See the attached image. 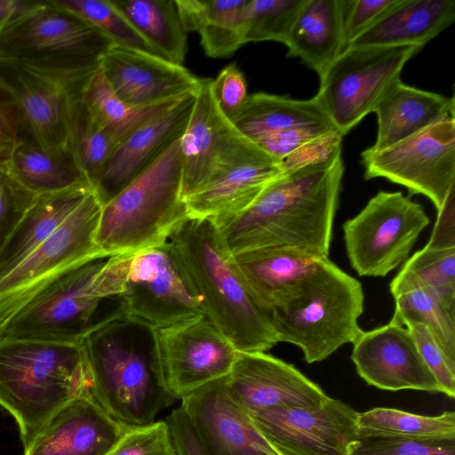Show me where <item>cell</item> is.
<instances>
[{
	"label": "cell",
	"instance_id": "obj_1",
	"mask_svg": "<svg viewBox=\"0 0 455 455\" xmlns=\"http://www.w3.org/2000/svg\"><path fill=\"white\" fill-rule=\"evenodd\" d=\"M343 173L341 154L281 172L245 210L213 221L228 253L278 246L328 257Z\"/></svg>",
	"mask_w": 455,
	"mask_h": 455
},
{
	"label": "cell",
	"instance_id": "obj_2",
	"mask_svg": "<svg viewBox=\"0 0 455 455\" xmlns=\"http://www.w3.org/2000/svg\"><path fill=\"white\" fill-rule=\"evenodd\" d=\"M167 243L204 315L238 352H266L278 343L269 311L240 275L213 220L188 218Z\"/></svg>",
	"mask_w": 455,
	"mask_h": 455
},
{
	"label": "cell",
	"instance_id": "obj_3",
	"mask_svg": "<svg viewBox=\"0 0 455 455\" xmlns=\"http://www.w3.org/2000/svg\"><path fill=\"white\" fill-rule=\"evenodd\" d=\"M91 385L84 342L0 339V405L16 420L24 449Z\"/></svg>",
	"mask_w": 455,
	"mask_h": 455
},
{
	"label": "cell",
	"instance_id": "obj_4",
	"mask_svg": "<svg viewBox=\"0 0 455 455\" xmlns=\"http://www.w3.org/2000/svg\"><path fill=\"white\" fill-rule=\"evenodd\" d=\"M84 347L91 395L121 424L148 425L174 403L157 372L152 329L123 317L92 330Z\"/></svg>",
	"mask_w": 455,
	"mask_h": 455
},
{
	"label": "cell",
	"instance_id": "obj_5",
	"mask_svg": "<svg viewBox=\"0 0 455 455\" xmlns=\"http://www.w3.org/2000/svg\"><path fill=\"white\" fill-rule=\"evenodd\" d=\"M126 264L121 254L71 268L19 309L0 329V339L82 344L96 327L116 320L97 314L105 301L120 302Z\"/></svg>",
	"mask_w": 455,
	"mask_h": 455
},
{
	"label": "cell",
	"instance_id": "obj_6",
	"mask_svg": "<svg viewBox=\"0 0 455 455\" xmlns=\"http://www.w3.org/2000/svg\"><path fill=\"white\" fill-rule=\"evenodd\" d=\"M363 299L358 280L324 258L269 309L278 343L299 347L308 363L326 359L363 331Z\"/></svg>",
	"mask_w": 455,
	"mask_h": 455
},
{
	"label": "cell",
	"instance_id": "obj_7",
	"mask_svg": "<svg viewBox=\"0 0 455 455\" xmlns=\"http://www.w3.org/2000/svg\"><path fill=\"white\" fill-rule=\"evenodd\" d=\"M180 139L102 205L95 240L107 255L163 244L188 218L182 196Z\"/></svg>",
	"mask_w": 455,
	"mask_h": 455
},
{
	"label": "cell",
	"instance_id": "obj_8",
	"mask_svg": "<svg viewBox=\"0 0 455 455\" xmlns=\"http://www.w3.org/2000/svg\"><path fill=\"white\" fill-rule=\"evenodd\" d=\"M114 44L84 19L46 0L0 30V60L45 71L92 75Z\"/></svg>",
	"mask_w": 455,
	"mask_h": 455
},
{
	"label": "cell",
	"instance_id": "obj_9",
	"mask_svg": "<svg viewBox=\"0 0 455 455\" xmlns=\"http://www.w3.org/2000/svg\"><path fill=\"white\" fill-rule=\"evenodd\" d=\"M422 47L361 46L346 49L319 76L315 96L344 136L374 111Z\"/></svg>",
	"mask_w": 455,
	"mask_h": 455
},
{
	"label": "cell",
	"instance_id": "obj_10",
	"mask_svg": "<svg viewBox=\"0 0 455 455\" xmlns=\"http://www.w3.org/2000/svg\"><path fill=\"white\" fill-rule=\"evenodd\" d=\"M101 208L92 188L49 237L0 279V329L62 274L90 260L110 257L95 240Z\"/></svg>",
	"mask_w": 455,
	"mask_h": 455
},
{
	"label": "cell",
	"instance_id": "obj_11",
	"mask_svg": "<svg viewBox=\"0 0 455 455\" xmlns=\"http://www.w3.org/2000/svg\"><path fill=\"white\" fill-rule=\"evenodd\" d=\"M430 219L421 204L402 192L379 191L343 224L352 267L361 276H386L409 259Z\"/></svg>",
	"mask_w": 455,
	"mask_h": 455
},
{
	"label": "cell",
	"instance_id": "obj_12",
	"mask_svg": "<svg viewBox=\"0 0 455 455\" xmlns=\"http://www.w3.org/2000/svg\"><path fill=\"white\" fill-rule=\"evenodd\" d=\"M364 179L384 178L428 197L439 212L455 192V118L448 116L384 150L361 154Z\"/></svg>",
	"mask_w": 455,
	"mask_h": 455
},
{
	"label": "cell",
	"instance_id": "obj_13",
	"mask_svg": "<svg viewBox=\"0 0 455 455\" xmlns=\"http://www.w3.org/2000/svg\"><path fill=\"white\" fill-rule=\"evenodd\" d=\"M120 305L124 318L152 330L204 315L167 242L130 254Z\"/></svg>",
	"mask_w": 455,
	"mask_h": 455
},
{
	"label": "cell",
	"instance_id": "obj_14",
	"mask_svg": "<svg viewBox=\"0 0 455 455\" xmlns=\"http://www.w3.org/2000/svg\"><path fill=\"white\" fill-rule=\"evenodd\" d=\"M94 74L45 71L0 60V83L20 103L25 133L63 159H75L69 143L72 106Z\"/></svg>",
	"mask_w": 455,
	"mask_h": 455
},
{
	"label": "cell",
	"instance_id": "obj_15",
	"mask_svg": "<svg viewBox=\"0 0 455 455\" xmlns=\"http://www.w3.org/2000/svg\"><path fill=\"white\" fill-rule=\"evenodd\" d=\"M152 331L159 378L175 400L227 377L238 354L204 315Z\"/></svg>",
	"mask_w": 455,
	"mask_h": 455
},
{
	"label": "cell",
	"instance_id": "obj_16",
	"mask_svg": "<svg viewBox=\"0 0 455 455\" xmlns=\"http://www.w3.org/2000/svg\"><path fill=\"white\" fill-rule=\"evenodd\" d=\"M359 412L329 397L307 407H277L250 415L280 455H349L359 438Z\"/></svg>",
	"mask_w": 455,
	"mask_h": 455
},
{
	"label": "cell",
	"instance_id": "obj_17",
	"mask_svg": "<svg viewBox=\"0 0 455 455\" xmlns=\"http://www.w3.org/2000/svg\"><path fill=\"white\" fill-rule=\"evenodd\" d=\"M248 140L220 110L212 79L202 78L180 139L184 201L235 157Z\"/></svg>",
	"mask_w": 455,
	"mask_h": 455
},
{
	"label": "cell",
	"instance_id": "obj_18",
	"mask_svg": "<svg viewBox=\"0 0 455 455\" xmlns=\"http://www.w3.org/2000/svg\"><path fill=\"white\" fill-rule=\"evenodd\" d=\"M226 387L249 415L277 407L314 406L329 398L293 365L266 352H238Z\"/></svg>",
	"mask_w": 455,
	"mask_h": 455
},
{
	"label": "cell",
	"instance_id": "obj_19",
	"mask_svg": "<svg viewBox=\"0 0 455 455\" xmlns=\"http://www.w3.org/2000/svg\"><path fill=\"white\" fill-rule=\"evenodd\" d=\"M180 408L206 455H280L231 398L226 377L182 398Z\"/></svg>",
	"mask_w": 455,
	"mask_h": 455
},
{
	"label": "cell",
	"instance_id": "obj_20",
	"mask_svg": "<svg viewBox=\"0 0 455 455\" xmlns=\"http://www.w3.org/2000/svg\"><path fill=\"white\" fill-rule=\"evenodd\" d=\"M100 71L115 94L136 107L194 94L202 81L182 65L118 44H114L103 55Z\"/></svg>",
	"mask_w": 455,
	"mask_h": 455
},
{
	"label": "cell",
	"instance_id": "obj_21",
	"mask_svg": "<svg viewBox=\"0 0 455 455\" xmlns=\"http://www.w3.org/2000/svg\"><path fill=\"white\" fill-rule=\"evenodd\" d=\"M351 359L360 377L378 388L442 393L403 325L389 322L363 331L353 343Z\"/></svg>",
	"mask_w": 455,
	"mask_h": 455
},
{
	"label": "cell",
	"instance_id": "obj_22",
	"mask_svg": "<svg viewBox=\"0 0 455 455\" xmlns=\"http://www.w3.org/2000/svg\"><path fill=\"white\" fill-rule=\"evenodd\" d=\"M195 94L183 97L116 147L92 183L102 205L181 137L192 112Z\"/></svg>",
	"mask_w": 455,
	"mask_h": 455
},
{
	"label": "cell",
	"instance_id": "obj_23",
	"mask_svg": "<svg viewBox=\"0 0 455 455\" xmlns=\"http://www.w3.org/2000/svg\"><path fill=\"white\" fill-rule=\"evenodd\" d=\"M128 427L89 393L58 411L24 449V455H109Z\"/></svg>",
	"mask_w": 455,
	"mask_h": 455
},
{
	"label": "cell",
	"instance_id": "obj_24",
	"mask_svg": "<svg viewBox=\"0 0 455 455\" xmlns=\"http://www.w3.org/2000/svg\"><path fill=\"white\" fill-rule=\"evenodd\" d=\"M279 173V164L255 145L185 199L188 217L219 221L236 215Z\"/></svg>",
	"mask_w": 455,
	"mask_h": 455
},
{
	"label": "cell",
	"instance_id": "obj_25",
	"mask_svg": "<svg viewBox=\"0 0 455 455\" xmlns=\"http://www.w3.org/2000/svg\"><path fill=\"white\" fill-rule=\"evenodd\" d=\"M454 98L417 89L398 81L374 109L378 132L371 151L384 150L448 116H454Z\"/></svg>",
	"mask_w": 455,
	"mask_h": 455
},
{
	"label": "cell",
	"instance_id": "obj_26",
	"mask_svg": "<svg viewBox=\"0 0 455 455\" xmlns=\"http://www.w3.org/2000/svg\"><path fill=\"white\" fill-rule=\"evenodd\" d=\"M324 258L327 257L278 246L254 249L232 256L249 289L268 311L315 270Z\"/></svg>",
	"mask_w": 455,
	"mask_h": 455
},
{
	"label": "cell",
	"instance_id": "obj_27",
	"mask_svg": "<svg viewBox=\"0 0 455 455\" xmlns=\"http://www.w3.org/2000/svg\"><path fill=\"white\" fill-rule=\"evenodd\" d=\"M347 0H307L287 37V56L299 58L320 76L345 50Z\"/></svg>",
	"mask_w": 455,
	"mask_h": 455
},
{
	"label": "cell",
	"instance_id": "obj_28",
	"mask_svg": "<svg viewBox=\"0 0 455 455\" xmlns=\"http://www.w3.org/2000/svg\"><path fill=\"white\" fill-rule=\"evenodd\" d=\"M455 19L454 0H401L348 46L422 47Z\"/></svg>",
	"mask_w": 455,
	"mask_h": 455
},
{
	"label": "cell",
	"instance_id": "obj_29",
	"mask_svg": "<svg viewBox=\"0 0 455 455\" xmlns=\"http://www.w3.org/2000/svg\"><path fill=\"white\" fill-rule=\"evenodd\" d=\"M92 188L79 185L37 196L0 251V279L49 237Z\"/></svg>",
	"mask_w": 455,
	"mask_h": 455
},
{
	"label": "cell",
	"instance_id": "obj_30",
	"mask_svg": "<svg viewBox=\"0 0 455 455\" xmlns=\"http://www.w3.org/2000/svg\"><path fill=\"white\" fill-rule=\"evenodd\" d=\"M249 0H176L185 30L196 32L205 55L226 58L245 44Z\"/></svg>",
	"mask_w": 455,
	"mask_h": 455
},
{
	"label": "cell",
	"instance_id": "obj_31",
	"mask_svg": "<svg viewBox=\"0 0 455 455\" xmlns=\"http://www.w3.org/2000/svg\"><path fill=\"white\" fill-rule=\"evenodd\" d=\"M229 120L243 136L252 141L294 127L334 125L315 97L294 100L265 92L247 95L243 105Z\"/></svg>",
	"mask_w": 455,
	"mask_h": 455
},
{
	"label": "cell",
	"instance_id": "obj_32",
	"mask_svg": "<svg viewBox=\"0 0 455 455\" xmlns=\"http://www.w3.org/2000/svg\"><path fill=\"white\" fill-rule=\"evenodd\" d=\"M389 288L395 304L390 322L403 325L405 321H415L426 325L448 359L455 364V312L402 268Z\"/></svg>",
	"mask_w": 455,
	"mask_h": 455
},
{
	"label": "cell",
	"instance_id": "obj_33",
	"mask_svg": "<svg viewBox=\"0 0 455 455\" xmlns=\"http://www.w3.org/2000/svg\"><path fill=\"white\" fill-rule=\"evenodd\" d=\"M157 55L182 65L188 33L176 0H110Z\"/></svg>",
	"mask_w": 455,
	"mask_h": 455
},
{
	"label": "cell",
	"instance_id": "obj_34",
	"mask_svg": "<svg viewBox=\"0 0 455 455\" xmlns=\"http://www.w3.org/2000/svg\"><path fill=\"white\" fill-rule=\"evenodd\" d=\"M8 172L36 196L92 185L75 159L48 153L26 133L14 150Z\"/></svg>",
	"mask_w": 455,
	"mask_h": 455
},
{
	"label": "cell",
	"instance_id": "obj_35",
	"mask_svg": "<svg viewBox=\"0 0 455 455\" xmlns=\"http://www.w3.org/2000/svg\"><path fill=\"white\" fill-rule=\"evenodd\" d=\"M180 99L146 107L130 105L115 94L100 68L87 82L82 93L87 111L111 135L116 146L136 129Z\"/></svg>",
	"mask_w": 455,
	"mask_h": 455
},
{
	"label": "cell",
	"instance_id": "obj_36",
	"mask_svg": "<svg viewBox=\"0 0 455 455\" xmlns=\"http://www.w3.org/2000/svg\"><path fill=\"white\" fill-rule=\"evenodd\" d=\"M359 436H389L413 440L455 439V413L423 416L392 408L359 412Z\"/></svg>",
	"mask_w": 455,
	"mask_h": 455
},
{
	"label": "cell",
	"instance_id": "obj_37",
	"mask_svg": "<svg viewBox=\"0 0 455 455\" xmlns=\"http://www.w3.org/2000/svg\"><path fill=\"white\" fill-rule=\"evenodd\" d=\"M69 143L76 164L92 186L116 143L91 116L83 102L82 94L72 106Z\"/></svg>",
	"mask_w": 455,
	"mask_h": 455
},
{
	"label": "cell",
	"instance_id": "obj_38",
	"mask_svg": "<svg viewBox=\"0 0 455 455\" xmlns=\"http://www.w3.org/2000/svg\"><path fill=\"white\" fill-rule=\"evenodd\" d=\"M429 290L450 310L455 312V246L426 244L402 267Z\"/></svg>",
	"mask_w": 455,
	"mask_h": 455
},
{
	"label": "cell",
	"instance_id": "obj_39",
	"mask_svg": "<svg viewBox=\"0 0 455 455\" xmlns=\"http://www.w3.org/2000/svg\"><path fill=\"white\" fill-rule=\"evenodd\" d=\"M52 1L92 24L116 44L157 55L110 0Z\"/></svg>",
	"mask_w": 455,
	"mask_h": 455
},
{
	"label": "cell",
	"instance_id": "obj_40",
	"mask_svg": "<svg viewBox=\"0 0 455 455\" xmlns=\"http://www.w3.org/2000/svg\"><path fill=\"white\" fill-rule=\"evenodd\" d=\"M307 0H249L245 9V44H285Z\"/></svg>",
	"mask_w": 455,
	"mask_h": 455
},
{
	"label": "cell",
	"instance_id": "obj_41",
	"mask_svg": "<svg viewBox=\"0 0 455 455\" xmlns=\"http://www.w3.org/2000/svg\"><path fill=\"white\" fill-rule=\"evenodd\" d=\"M349 455H455V439L413 440L362 435Z\"/></svg>",
	"mask_w": 455,
	"mask_h": 455
},
{
	"label": "cell",
	"instance_id": "obj_42",
	"mask_svg": "<svg viewBox=\"0 0 455 455\" xmlns=\"http://www.w3.org/2000/svg\"><path fill=\"white\" fill-rule=\"evenodd\" d=\"M109 455H178L166 420L129 427Z\"/></svg>",
	"mask_w": 455,
	"mask_h": 455
},
{
	"label": "cell",
	"instance_id": "obj_43",
	"mask_svg": "<svg viewBox=\"0 0 455 455\" xmlns=\"http://www.w3.org/2000/svg\"><path fill=\"white\" fill-rule=\"evenodd\" d=\"M403 325L411 333L425 363L435 378L442 393L455 396V364L451 363L430 330L415 321H405Z\"/></svg>",
	"mask_w": 455,
	"mask_h": 455
},
{
	"label": "cell",
	"instance_id": "obj_44",
	"mask_svg": "<svg viewBox=\"0 0 455 455\" xmlns=\"http://www.w3.org/2000/svg\"><path fill=\"white\" fill-rule=\"evenodd\" d=\"M36 196L9 172H0V251Z\"/></svg>",
	"mask_w": 455,
	"mask_h": 455
},
{
	"label": "cell",
	"instance_id": "obj_45",
	"mask_svg": "<svg viewBox=\"0 0 455 455\" xmlns=\"http://www.w3.org/2000/svg\"><path fill=\"white\" fill-rule=\"evenodd\" d=\"M331 132H339L332 124H312L274 132L256 139L253 142L280 164L295 150Z\"/></svg>",
	"mask_w": 455,
	"mask_h": 455
},
{
	"label": "cell",
	"instance_id": "obj_46",
	"mask_svg": "<svg viewBox=\"0 0 455 455\" xmlns=\"http://www.w3.org/2000/svg\"><path fill=\"white\" fill-rule=\"evenodd\" d=\"M24 133L20 103L0 83V172L9 171L14 150Z\"/></svg>",
	"mask_w": 455,
	"mask_h": 455
},
{
	"label": "cell",
	"instance_id": "obj_47",
	"mask_svg": "<svg viewBox=\"0 0 455 455\" xmlns=\"http://www.w3.org/2000/svg\"><path fill=\"white\" fill-rule=\"evenodd\" d=\"M400 2L401 0H347L344 15L346 49Z\"/></svg>",
	"mask_w": 455,
	"mask_h": 455
},
{
	"label": "cell",
	"instance_id": "obj_48",
	"mask_svg": "<svg viewBox=\"0 0 455 455\" xmlns=\"http://www.w3.org/2000/svg\"><path fill=\"white\" fill-rule=\"evenodd\" d=\"M212 91L220 110L230 118L247 97L245 77L235 64H230L212 79Z\"/></svg>",
	"mask_w": 455,
	"mask_h": 455
},
{
	"label": "cell",
	"instance_id": "obj_49",
	"mask_svg": "<svg viewBox=\"0 0 455 455\" xmlns=\"http://www.w3.org/2000/svg\"><path fill=\"white\" fill-rule=\"evenodd\" d=\"M178 455H206L188 417L180 407L165 419Z\"/></svg>",
	"mask_w": 455,
	"mask_h": 455
},
{
	"label": "cell",
	"instance_id": "obj_50",
	"mask_svg": "<svg viewBox=\"0 0 455 455\" xmlns=\"http://www.w3.org/2000/svg\"><path fill=\"white\" fill-rule=\"evenodd\" d=\"M455 192L452 193L443 208L437 212V220L429 242L431 247H454Z\"/></svg>",
	"mask_w": 455,
	"mask_h": 455
},
{
	"label": "cell",
	"instance_id": "obj_51",
	"mask_svg": "<svg viewBox=\"0 0 455 455\" xmlns=\"http://www.w3.org/2000/svg\"><path fill=\"white\" fill-rule=\"evenodd\" d=\"M36 1L0 0V30L36 5Z\"/></svg>",
	"mask_w": 455,
	"mask_h": 455
}]
</instances>
